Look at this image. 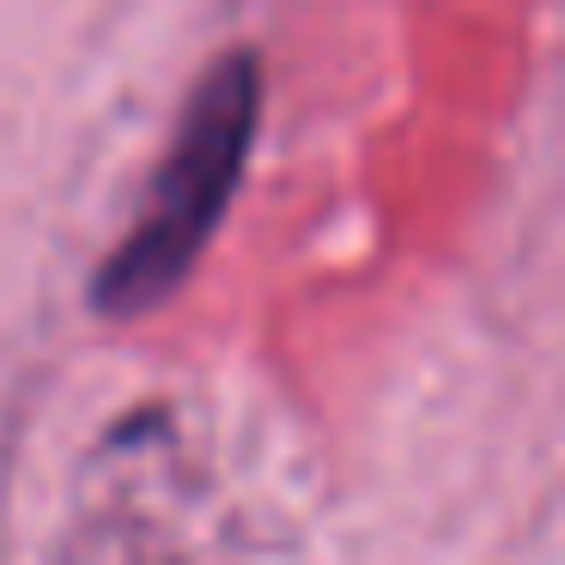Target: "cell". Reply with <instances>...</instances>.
Returning a JSON list of instances; mask_svg holds the SVG:
<instances>
[{"mask_svg": "<svg viewBox=\"0 0 565 565\" xmlns=\"http://www.w3.org/2000/svg\"><path fill=\"white\" fill-rule=\"evenodd\" d=\"M256 110H262V67L249 50H232L201 74V86L189 92L183 122L171 135L159 177L147 189L135 232L110 249V262L98 268V310L116 322L147 317L152 305L177 292L195 268V256L207 249V237L220 232L225 207L237 195L249 140H256Z\"/></svg>", "mask_w": 565, "mask_h": 565, "instance_id": "cell-1", "label": "cell"}]
</instances>
